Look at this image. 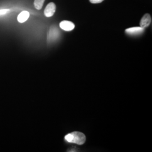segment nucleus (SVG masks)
Masks as SVG:
<instances>
[{
    "instance_id": "0eeeda50",
    "label": "nucleus",
    "mask_w": 152,
    "mask_h": 152,
    "mask_svg": "<svg viewBox=\"0 0 152 152\" xmlns=\"http://www.w3.org/2000/svg\"><path fill=\"white\" fill-rule=\"evenodd\" d=\"M29 17V13L27 11H23L21 12L18 16V21L23 23L26 22Z\"/></svg>"
},
{
    "instance_id": "f257e3e1",
    "label": "nucleus",
    "mask_w": 152,
    "mask_h": 152,
    "mask_svg": "<svg viewBox=\"0 0 152 152\" xmlns=\"http://www.w3.org/2000/svg\"><path fill=\"white\" fill-rule=\"evenodd\" d=\"M64 139L68 142L82 145L86 141V136L81 132L75 131L65 135Z\"/></svg>"
},
{
    "instance_id": "39448f33",
    "label": "nucleus",
    "mask_w": 152,
    "mask_h": 152,
    "mask_svg": "<svg viewBox=\"0 0 152 152\" xmlns=\"http://www.w3.org/2000/svg\"><path fill=\"white\" fill-rule=\"evenodd\" d=\"M60 28L65 31H71L75 29V26L73 23L68 20H63L59 24Z\"/></svg>"
},
{
    "instance_id": "423d86ee",
    "label": "nucleus",
    "mask_w": 152,
    "mask_h": 152,
    "mask_svg": "<svg viewBox=\"0 0 152 152\" xmlns=\"http://www.w3.org/2000/svg\"><path fill=\"white\" fill-rule=\"evenodd\" d=\"M152 22L151 16L149 14H145L141 18L140 22V26L142 28H146L148 27Z\"/></svg>"
},
{
    "instance_id": "20e7f679",
    "label": "nucleus",
    "mask_w": 152,
    "mask_h": 152,
    "mask_svg": "<svg viewBox=\"0 0 152 152\" xmlns=\"http://www.w3.org/2000/svg\"><path fill=\"white\" fill-rule=\"evenodd\" d=\"M144 32V28L140 27H132L126 29L125 32L130 36H138Z\"/></svg>"
},
{
    "instance_id": "7ed1b4c3",
    "label": "nucleus",
    "mask_w": 152,
    "mask_h": 152,
    "mask_svg": "<svg viewBox=\"0 0 152 152\" xmlns=\"http://www.w3.org/2000/svg\"><path fill=\"white\" fill-rule=\"evenodd\" d=\"M55 11H56L55 4L53 2H50L48 5L46 6V7L44 10V14L48 18L51 17L54 15Z\"/></svg>"
},
{
    "instance_id": "f03ea898",
    "label": "nucleus",
    "mask_w": 152,
    "mask_h": 152,
    "mask_svg": "<svg viewBox=\"0 0 152 152\" xmlns=\"http://www.w3.org/2000/svg\"><path fill=\"white\" fill-rule=\"evenodd\" d=\"M60 37V31L55 26L50 28L48 36V42L49 43L54 42Z\"/></svg>"
},
{
    "instance_id": "1a4fd4ad",
    "label": "nucleus",
    "mask_w": 152,
    "mask_h": 152,
    "mask_svg": "<svg viewBox=\"0 0 152 152\" xmlns=\"http://www.w3.org/2000/svg\"><path fill=\"white\" fill-rule=\"evenodd\" d=\"M9 11H10V10H9V9H2V10H0V15L6 14L7 12H9Z\"/></svg>"
},
{
    "instance_id": "6e6552de",
    "label": "nucleus",
    "mask_w": 152,
    "mask_h": 152,
    "mask_svg": "<svg viewBox=\"0 0 152 152\" xmlns=\"http://www.w3.org/2000/svg\"><path fill=\"white\" fill-rule=\"evenodd\" d=\"M45 0H34V5L36 9L40 10L43 7Z\"/></svg>"
},
{
    "instance_id": "9d476101",
    "label": "nucleus",
    "mask_w": 152,
    "mask_h": 152,
    "mask_svg": "<svg viewBox=\"0 0 152 152\" xmlns=\"http://www.w3.org/2000/svg\"><path fill=\"white\" fill-rule=\"evenodd\" d=\"M104 0H90V2L94 4H100L101 2H102Z\"/></svg>"
}]
</instances>
